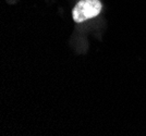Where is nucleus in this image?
Returning a JSON list of instances; mask_svg holds the SVG:
<instances>
[{
    "mask_svg": "<svg viewBox=\"0 0 146 136\" xmlns=\"http://www.w3.org/2000/svg\"><path fill=\"white\" fill-rule=\"evenodd\" d=\"M103 9L100 0H80L73 8L72 17L76 23L97 17Z\"/></svg>",
    "mask_w": 146,
    "mask_h": 136,
    "instance_id": "1",
    "label": "nucleus"
}]
</instances>
